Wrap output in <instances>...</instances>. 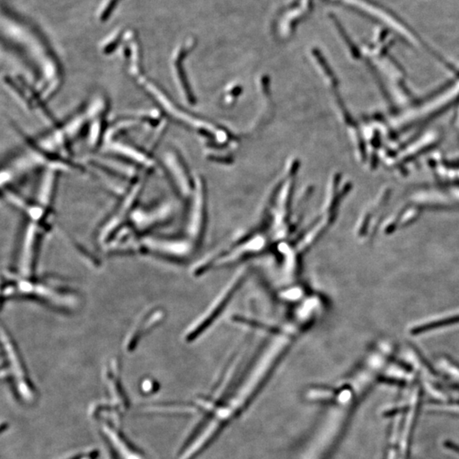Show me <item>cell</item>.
<instances>
[{
    "label": "cell",
    "mask_w": 459,
    "mask_h": 459,
    "mask_svg": "<svg viewBox=\"0 0 459 459\" xmlns=\"http://www.w3.org/2000/svg\"><path fill=\"white\" fill-rule=\"evenodd\" d=\"M124 32H125L122 31L120 29L113 30V32L102 43L101 51L107 55L112 53L115 48H118V46L121 45Z\"/></svg>",
    "instance_id": "7"
},
{
    "label": "cell",
    "mask_w": 459,
    "mask_h": 459,
    "mask_svg": "<svg viewBox=\"0 0 459 459\" xmlns=\"http://www.w3.org/2000/svg\"><path fill=\"white\" fill-rule=\"evenodd\" d=\"M155 386L156 384H153V383L152 382V380H145V381L143 382V383H142V392L147 394V395H151V394L155 393Z\"/></svg>",
    "instance_id": "10"
},
{
    "label": "cell",
    "mask_w": 459,
    "mask_h": 459,
    "mask_svg": "<svg viewBox=\"0 0 459 459\" xmlns=\"http://www.w3.org/2000/svg\"><path fill=\"white\" fill-rule=\"evenodd\" d=\"M109 459H152L122 428L121 419L106 414L92 415Z\"/></svg>",
    "instance_id": "3"
},
{
    "label": "cell",
    "mask_w": 459,
    "mask_h": 459,
    "mask_svg": "<svg viewBox=\"0 0 459 459\" xmlns=\"http://www.w3.org/2000/svg\"><path fill=\"white\" fill-rule=\"evenodd\" d=\"M107 386V400L95 405L91 411L103 412L122 419L130 407V401L122 380L121 367L118 360L111 359L104 369Z\"/></svg>",
    "instance_id": "4"
},
{
    "label": "cell",
    "mask_w": 459,
    "mask_h": 459,
    "mask_svg": "<svg viewBox=\"0 0 459 459\" xmlns=\"http://www.w3.org/2000/svg\"><path fill=\"white\" fill-rule=\"evenodd\" d=\"M3 280V298L38 301L56 311L70 312L80 305L79 292L63 278L53 276L23 275L6 271Z\"/></svg>",
    "instance_id": "1"
},
{
    "label": "cell",
    "mask_w": 459,
    "mask_h": 459,
    "mask_svg": "<svg viewBox=\"0 0 459 459\" xmlns=\"http://www.w3.org/2000/svg\"><path fill=\"white\" fill-rule=\"evenodd\" d=\"M106 148L112 155L117 156L122 161L135 165L136 169L144 173L150 174L157 170V161L153 158L152 152H145L135 145L112 140L106 143Z\"/></svg>",
    "instance_id": "5"
},
{
    "label": "cell",
    "mask_w": 459,
    "mask_h": 459,
    "mask_svg": "<svg viewBox=\"0 0 459 459\" xmlns=\"http://www.w3.org/2000/svg\"><path fill=\"white\" fill-rule=\"evenodd\" d=\"M163 319V311L162 310L152 309L145 312L142 317L139 319L137 324L132 328L125 339V347L126 351L131 352L137 347L142 338L148 334Z\"/></svg>",
    "instance_id": "6"
},
{
    "label": "cell",
    "mask_w": 459,
    "mask_h": 459,
    "mask_svg": "<svg viewBox=\"0 0 459 459\" xmlns=\"http://www.w3.org/2000/svg\"><path fill=\"white\" fill-rule=\"evenodd\" d=\"M1 378L15 400L24 406L35 404L38 393L28 373L16 344L10 332L2 326Z\"/></svg>",
    "instance_id": "2"
},
{
    "label": "cell",
    "mask_w": 459,
    "mask_h": 459,
    "mask_svg": "<svg viewBox=\"0 0 459 459\" xmlns=\"http://www.w3.org/2000/svg\"><path fill=\"white\" fill-rule=\"evenodd\" d=\"M119 1L120 0H103L97 12L98 19L100 21H105L107 20Z\"/></svg>",
    "instance_id": "8"
},
{
    "label": "cell",
    "mask_w": 459,
    "mask_h": 459,
    "mask_svg": "<svg viewBox=\"0 0 459 459\" xmlns=\"http://www.w3.org/2000/svg\"><path fill=\"white\" fill-rule=\"evenodd\" d=\"M98 456L99 451L97 449L90 448L78 452L68 459H97Z\"/></svg>",
    "instance_id": "9"
}]
</instances>
